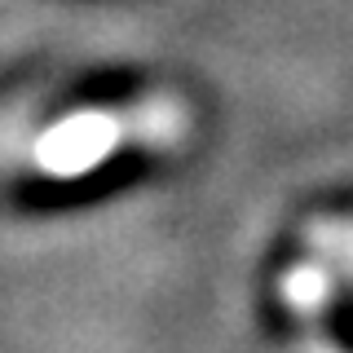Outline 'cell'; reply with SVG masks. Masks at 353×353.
<instances>
[{
	"label": "cell",
	"mask_w": 353,
	"mask_h": 353,
	"mask_svg": "<svg viewBox=\"0 0 353 353\" xmlns=\"http://www.w3.org/2000/svg\"><path fill=\"white\" fill-rule=\"evenodd\" d=\"M185 124L190 119H185L181 102H146V110H137V115H102V110H93V115H71L62 124H53L31 154H36L44 172L66 176V172L93 168L102 154H110L119 146V132H137V137H150L159 146H172L185 132Z\"/></svg>",
	"instance_id": "1"
}]
</instances>
